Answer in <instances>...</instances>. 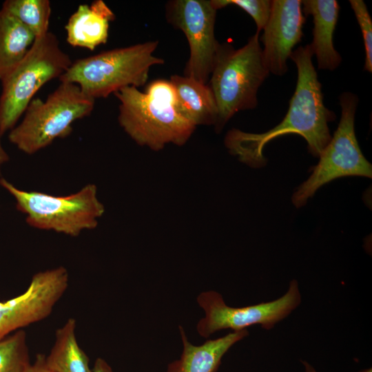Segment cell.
<instances>
[{
	"mask_svg": "<svg viewBox=\"0 0 372 372\" xmlns=\"http://www.w3.org/2000/svg\"><path fill=\"white\" fill-rule=\"evenodd\" d=\"M269 74L262 59L259 33L251 36L238 49L229 43L219 44L208 82L218 107L214 125L217 132L238 112L256 107L258 91Z\"/></svg>",
	"mask_w": 372,
	"mask_h": 372,
	"instance_id": "cell-2",
	"label": "cell"
},
{
	"mask_svg": "<svg viewBox=\"0 0 372 372\" xmlns=\"http://www.w3.org/2000/svg\"><path fill=\"white\" fill-rule=\"evenodd\" d=\"M341 117L331 138L320 155L318 163L310 176L293 193L291 200L296 207L307 203L323 185L340 177L372 176V165L360 148L355 132V115L358 97L350 92L339 97Z\"/></svg>",
	"mask_w": 372,
	"mask_h": 372,
	"instance_id": "cell-8",
	"label": "cell"
},
{
	"mask_svg": "<svg viewBox=\"0 0 372 372\" xmlns=\"http://www.w3.org/2000/svg\"><path fill=\"white\" fill-rule=\"evenodd\" d=\"M178 328L183 352L179 359L168 364L166 372H216L229 349L249 335L247 329L232 331L196 346L189 342L183 328L181 326Z\"/></svg>",
	"mask_w": 372,
	"mask_h": 372,
	"instance_id": "cell-14",
	"label": "cell"
},
{
	"mask_svg": "<svg viewBox=\"0 0 372 372\" xmlns=\"http://www.w3.org/2000/svg\"><path fill=\"white\" fill-rule=\"evenodd\" d=\"M30 365L27 335L23 330L0 340V372H28Z\"/></svg>",
	"mask_w": 372,
	"mask_h": 372,
	"instance_id": "cell-20",
	"label": "cell"
},
{
	"mask_svg": "<svg viewBox=\"0 0 372 372\" xmlns=\"http://www.w3.org/2000/svg\"><path fill=\"white\" fill-rule=\"evenodd\" d=\"M313 54L309 45L293 50L289 59L297 68L295 92L288 111L276 126L263 133H250L231 129L226 134L225 145L238 160L253 168L267 164L263 154L266 145L279 136L296 134L307 143L308 151L319 158L329 143V123L335 118L334 112L324 104L322 85L313 64Z\"/></svg>",
	"mask_w": 372,
	"mask_h": 372,
	"instance_id": "cell-1",
	"label": "cell"
},
{
	"mask_svg": "<svg viewBox=\"0 0 372 372\" xmlns=\"http://www.w3.org/2000/svg\"><path fill=\"white\" fill-rule=\"evenodd\" d=\"M114 19V14L102 0L81 4L65 26L67 42L73 47L94 50L107 42L109 23Z\"/></svg>",
	"mask_w": 372,
	"mask_h": 372,
	"instance_id": "cell-15",
	"label": "cell"
},
{
	"mask_svg": "<svg viewBox=\"0 0 372 372\" xmlns=\"http://www.w3.org/2000/svg\"><path fill=\"white\" fill-rule=\"evenodd\" d=\"M0 185L14 198L27 224L38 229L76 237L96 228L105 212L94 184L68 196L21 189L4 178H0Z\"/></svg>",
	"mask_w": 372,
	"mask_h": 372,
	"instance_id": "cell-6",
	"label": "cell"
},
{
	"mask_svg": "<svg viewBox=\"0 0 372 372\" xmlns=\"http://www.w3.org/2000/svg\"><path fill=\"white\" fill-rule=\"evenodd\" d=\"M34 39L28 28L0 9V80L21 61Z\"/></svg>",
	"mask_w": 372,
	"mask_h": 372,
	"instance_id": "cell-18",
	"label": "cell"
},
{
	"mask_svg": "<svg viewBox=\"0 0 372 372\" xmlns=\"http://www.w3.org/2000/svg\"><path fill=\"white\" fill-rule=\"evenodd\" d=\"M9 155L4 149L0 141V171L3 166L9 161Z\"/></svg>",
	"mask_w": 372,
	"mask_h": 372,
	"instance_id": "cell-26",
	"label": "cell"
},
{
	"mask_svg": "<svg viewBox=\"0 0 372 372\" xmlns=\"http://www.w3.org/2000/svg\"><path fill=\"white\" fill-rule=\"evenodd\" d=\"M68 284L69 273L64 267L46 269L32 276L23 293L0 302V340L49 316Z\"/></svg>",
	"mask_w": 372,
	"mask_h": 372,
	"instance_id": "cell-11",
	"label": "cell"
},
{
	"mask_svg": "<svg viewBox=\"0 0 372 372\" xmlns=\"http://www.w3.org/2000/svg\"><path fill=\"white\" fill-rule=\"evenodd\" d=\"M359 372H372V369H371V368H369V369H362Z\"/></svg>",
	"mask_w": 372,
	"mask_h": 372,
	"instance_id": "cell-28",
	"label": "cell"
},
{
	"mask_svg": "<svg viewBox=\"0 0 372 372\" xmlns=\"http://www.w3.org/2000/svg\"><path fill=\"white\" fill-rule=\"evenodd\" d=\"M1 9L28 28L35 39L49 32L52 9L48 0H6Z\"/></svg>",
	"mask_w": 372,
	"mask_h": 372,
	"instance_id": "cell-19",
	"label": "cell"
},
{
	"mask_svg": "<svg viewBox=\"0 0 372 372\" xmlns=\"http://www.w3.org/2000/svg\"><path fill=\"white\" fill-rule=\"evenodd\" d=\"M45 357V355L43 354H38L35 361L31 364L28 372H52L47 366Z\"/></svg>",
	"mask_w": 372,
	"mask_h": 372,
	"instance_id": "cell-24",
	"label": "cell"
},
{
	"mask_svg": "<svg viewBox=\"0 0 372 372\" xmlns=\"http://www.w3.org/2000/svg\"><path fill=\"white\" fill-rule=\"evenodd\" d=\"M72 63L52 32L34 39L21 61L0 80V137L18 123L39 89L59 79Z\"/></svg>",
	"mask_w": 372,
	"mask_h": 372,
	"instance_id": "cell-5",
	"label": "cell"
},
{
	"mask_svg": "<svg viewBox=\"0 0 372 372\" xmlns=\"http://www.w3.org/2000/svg\"><path fill=\"white\" fill-rule=\"evenodd\" d=\"M303 14L313 18V40L309 44L316 56L318 68L334 70L342 57L333 45V32L336 28L340 6L335 0H303Z\"/></svg>",
	"mask_w": 372,
	"mask_h": 372,
	"instance_id": "cell-13",
	"label": "cell"
},
{
	"mask_svg": "<svg viewBox=\"0 0 372 372\" xmlns=\"http://www.w3.org/2000/svg\"><path fill=\"white\" fill-rule=\"evenodd\" d=\"M165 8L167 21L183 32L189 43L184 76L207 84L220 44L214 33L217 10L211 0H172Z\"/></svg>",
	"mask_w": 372,
	"mask_h": 372,
	"instance_id": "cell-10",
	"label": "cell"
},
{
	"mask_svg": "<svg viewBox=\"0 0 372 372\" xmlns=\"http://www.w3.org/2000/svg\"><path fill=\"white\" fill-rule=\"evenodd\" d=\"M349 3L355 14L362 34L365 60L364 70L372 72V21L365 3L362 0H350Z\"/></svg>",
	"mask_w": 372,
	"mask_h": 372,
	"instance_id": "cell-22",
	"label": "cell"
},
{
	"mask_svg": "<svg viewBox=\"0 0 372 372\" xmlns=\"http://www.w3.org/2000/svg\"><path fill=\"white\" fill-rule=\"evenodd\" d=\"M197 302L205 314L197 324V332L201 337L208 338L218 331L231 329L236 331L256 324L270 330L300 305L301 294L298 281L293 280L282 297L267 302L232 307L228 306L222 295L215 291L200 293L197 297Z\"/></svg>",
	"mask_w": 372,
	"mask_h": 372,
	"instance_id": "cell-9",
	"label": "cell"
},
{
	"mask_svg": "<svg viewBox=\"0 0 372 372\" xmlns=\"http://www.w3.org/2000/svg\"><path fill=\"white\" fill-rule=\"evenodd\" d=\"M95 100L72 83L61 82L46 99H33L23 118L9 132L17 149L33 154L72 132V124L94 110Z\"/></svg>",
	"mask_w": 372,
	"mask_h": 372,
	"instance_id": "cell-4",
	"label": "cell"
},
{
	"mask_svg": "<svg viewBox=\"0 0 372 372\" xmlns=\"http://www.w3.org/2000/svg\"><path fill=\"white\" fill-rule=\"evenodd\" d=\"M304 22L300 0H272L261 37L262 59L269 73L276 76L287 73V60L304 36Z\"/></svg>",
	"mask_w": 372,
	"mask_h": 372,
	"instance_id": "cell-12",
	"label": "cell"
},
{
	"mask_svg": "<svg viewBox=\"0 0 372 372\" xmlns=\"http://www.w3.org/2000/svg\"><path fill=\"white\" fill-rule=\"evenodd\" d=\"M158 45V41H146L77 59L59 80L77 85L94 100L125 87L143 86L150 68L165 63L154 55Z\"/></svg>",
	"mask_w": 372,
	"mask_h": 372,
	"instance_id": "cell-3",
	"label": "cell"
},
{
	"mask_svg": "<svg viewBox=\"0 0 372 372\" xmlns=\"http://www.w3.org/2000/svg\"><path fill=\"white\" fill-rule=\"evenodd\" d=\"M217 10L229 5H234L249 14L260 33L266 25L271 11V0H211Z\"/></svg>",
	"mask_w": 372,
	"mask_h": 372,
	"instance_id": "cell-21",
	"label": "cell"
},
{
	"mask_svg": "<svg viewBox=\"0 0 372 372\" xmlns=\"http://www.w3.org/2000/svg\"><path fill=\"white\" fill-rule=\"evenodd\" d=\"M114 94L120 103V126L141 146L154 151L169 143L181 146L196 128L178 112L175 105L156 101L136 87H125Z\"/></svg>",
	"mask_w": 372,
	"mask_h": 372,
	"instance_id": "cell-7",
	"label": "cell"
},
{
	"mask_svg": "<svg viewBox=\"0 0 372 372\" xmlns=\"http://www.w3.org/2000/svg\"><path fill=\"white\" fill-rule=\"evenodd\" d=\"M145 93L156 101L176 105V92L169 80L157 79L152 81L147 86Z\"/></svg>",
	"mask_w": 372,
	"mask_h": 372,
	"instance_id": "cell-23",
	"label": "cell"
},
{
	"mask_svg": "<svg viewBox=\"0 0 372 372\" xmlns=\"http://www.w3.org/2000/svg\"><path fill=\"white\" fill-rule=\"evenodd\" d=\"M92 371L93 372H114L108 363L101 358L95 360Z\"/></svg>",
	"mask_w": 372,
	"mask_h": 372,
	"instance_id": "cell-25",
	"label": "cell"
},
{
	"mask_svg": "<svg viewBox=\"0 0 372 372\" xmlns=\"http://www.w3.org/2000/svg\"><path fill=\"white\" fill-rule=\"evenodd\" d=\"M76 327V320L70 318L56 331L54 345L45 357L52 372H93L88 356L78 344Z\"/></svg>",
	"mask_w": 372,
	"mask_h": 372,
	"instance_id": "cell-17",
	"label": "cell"
},
{
	"mask_svg": "<svg viewBox=\"0 0 372 372\" xmlns=\"http://www.w3.org/2000/svg\"><path fill=\"white\" fill-rule=\"evenodd\" d=\"M302 363L304 367V372H318L316 369L306 361H302Z\"/></svg>",
	"mask_w": 372,
	"mask_h": 372,
	"instance_id": "cell-27",
	"label": "cell"
},
{
	"mask_svg": "<svg viewBox=\"0 0 372 372\" xmlns=\"http://www.w3.org/2000/svg\"><path fill=\"white\" fill-rule=\"evenodd\" d=\"M169 81L176 92L175 107L181 116L194 126L216 125L218 107L208 83L178 74L172 75Z\"/></svg>",
	"mask_w": 372,
	"mask_h": 372,
	"instance_id": "cell-16",
	"label": "cell"
}]
</instances>
